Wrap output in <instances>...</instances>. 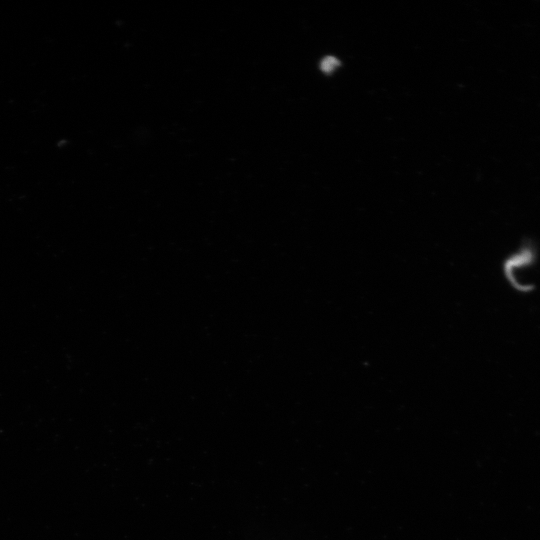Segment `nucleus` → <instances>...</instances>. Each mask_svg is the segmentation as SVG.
Segmentation results:
<instances>
[{
    "instance_id": "obj_1",
    "label": "nucleus",
    "mask_w": 540,
    "mask_h": 540,
    "mask_svg": "<svg viewBox=\"0 0 540 540\" xmlns=\"http://www.w3.org/2000/svg\"><path fill=\"white\" fill-rule=\"evenodd\" d=\"M338 60L332 56L326 57L321 62V69L325 72H331L338 65Z\"/></svg>"
}]
</instances>
